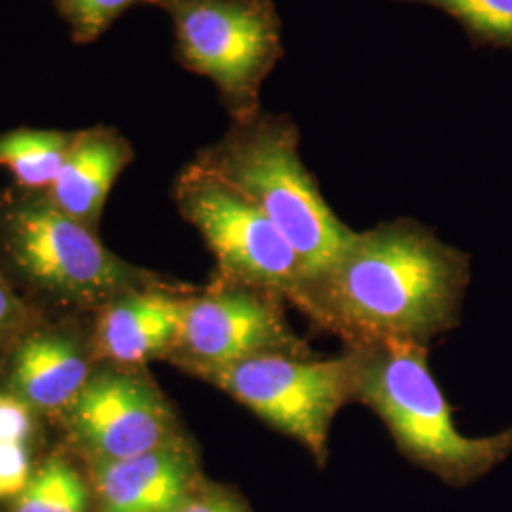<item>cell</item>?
Masks as SVG:
<instances>
[{
  "label": "cell",
  "mask_w": 512,
  "mask_h": 512,
  "mask_svg": "<svg viewBox=\"0 0 512 512\" xmlns=\"http://www.w3.org/2000/svg\"><path fill=\"white\" fill-rule=\"evenodd\" d=\"M469 283L471 255L403 217L353 230L329 266L304 279L291 306L346 348L429 346L459 327Z\"/></svg>",
  "instance_id": "6da1fadb"
},
{
  "label": "cell",
  "mask_w": 512,
  "mask_h": 512,
  "mask_svg": "<svg viewBox=\"0 0 512 512\" xmlns=\"http://www.w3.org/2000/svg\"><path fill=\"white\" fill-rule=\"evenodd\" d=\"M0 274L38 313L88 317L124 294L188 285L114 255L46 192L0 190Z\"/></svg>",
  "instance_id": "7a4b0ae2"
},
{
  "label": "cell",
  "mask_w": 512,
  "mask_h": 512,
  "mask_svg": "<svg viewBox=\"0 0 512 512\" xmlns=\"http://www.w3.org/2000/svg\"><path fill=\"white\" fill-rule=\"evenodd\" d=\"M190 164L255 203L293 245L306 277L323 272L353 232L302 162L300 131L287 114L262 109L249 120L230 122Z\"/></svg>",
  "instance_id": "3957f363"
},
{
  "label": "cell",
  "mask_w": 512,
  "mask_h": 512,
  "mask_svg": "<svg viewBox=\"0 0 512 512\" xmlns=\"http://www.w3.org/2000/svg\"><path fill=\"white\" fill-rule=\"evenodd\" d=\"M359 351L357 401L384 421L404 458L446 484L467 486L512 454V427L467 437L429 368V346L382 342Z\"/></svg>",
  "instance_id": "277c9868"
},
{
  "label": "cell",
  "mask_w": 512,
  "mask_h": 512,
  "mask_svg": "<svg viewBox=\"0 0 512 512\" xmlns=\"http://www.w3.org/2000/svg\"><path fill=\"white\" fill-rule=\"evenodd\" d=\"M171 19L175 61L217 88L230 122L262 110L260 92L283 59L274 0H154Z\"/></svg>",
  "instance_id": "5b68a950"
},
{
  "label": "cell",
  "mask_w": 512,
  "mask_h": 512,
  "mask_svg": "<svg viewBox=\"0 0 512 512\" xmlns=\"http://www.w3.org/2000/svg\"><path fill=\"white\" fill-rule=\"evenodd\" d=\"M188 374L296 440L321 467L329 458L332 423L346 404L357 401L359 351L346 348V353L329 359L313 353H268L194 368Z\"/></svg>",
  "instance_id": "8992f818"
},
{
  "label": "cell",
  "mask_w": 512,
  "mask_h": 512,
  "mask_svg": "<svg viewBox=\"0 0 512 512\" xmlns=\"http://www.w3.org/2000/svg\"><path fill=\"white\" fill-rule=\"evenodd\" d=\"M173 200L215 256V279L281 294L293 302L306 268L255 203L194 164L186 165L175 179Z\"/></svg>",
  "instance_id": "52a82bcc"
},
{
  "label": "cell",
  "mask_w": 512,
  "mask_h": 512,
  "mask_svg": "<svg viewBox=\"0 0 512 512\" xmlns=\"http://www.w3.org/2000/svg\"><path fill=\"white\" fill-rule=\"evenodd\" d=\"M55 421L73 452L90 463L133 458L186 437L145 366L97 365Z\"/></svg>",
  "instance_id": "ba28073f"
},
{
  "label": "cell",
  "mask_w": 512,
  "mask_h": 512,
  "mask_svg": "<svg viewBox=\"0 0 512 512\" xmlns=\"http://www.w3.org/2000/svg\"><path fill=\"white\" fill-rule=\"evenodd\" d=\"M285 304L281 294L213 279L184 296L179 342L167 363L188 374L255 355H311L291 327Z\"/></svg>",
  "instance_id": "9c48e42d"
},
{
  "label": "cell",
  "mask_w": 512,
  "mask_h": 512,
  "mask_svg": "<svg viewBox=\"0 0 512 512\" xmlns=\"http://www.w3.org/2000/svg\"><path fill=\"white\" fill-rule=\"evenodd\" d=\"M82 317H40L12 344L2 361V389L55 420L88 384L97 361L92 325Z\"/></svg>",
  "instance_id": "30bf717a"
},
{
  "label": "cell",
  "mask_w": 512,
  "mask_h": 512,
  "mask_svg": "<svg viewBox=\"0 0 512 512\" xmlns=\"http://www.w3.org/2000/svg\"><path fill=\"white\" fill-rule=\"evenodd\" d=\"M99 512H179L202 484L190 440H175L133 458L92 463Z\"/></svg>",
  "instance_id": "8fae6325"
},
{
  "label": "cell",
  "mask_w": 512,
  "mask_h": 512,
  "mask_svg": "<svg viewBox=\"0 0 512 512\" xmlns=\"http://www.w3.org/2000/svg\"><path fill=\"white\" fill-rule=\"evenodd\" d=\"M188 289H148L112 300L92 317V348L99 365L145 366L167 361L181 334Z\"/></svg>",
  "instance_id": "7c38bea8"
},
{
  "label": "cell",
  "mask_w": 512,
  "mask_h": 512,
  "mask_svg": "<svg viewBox=\"0 0 512 512\" xmlns=\"http://www.w3.org/2000/svg\"><path fill=\"white\" fill-rule=\"evenodd\" d=\"M135 160V148L120 129L107 124L76 129L50 200L71 219L99 234L110 190Z\"/></svg>",
  "instance_id": "4fadbf2b"
},
{
  "label": "cell",
  "mask_w": 512,
  "mask_h": 512,
  "mask_svg": "<svg viewBox=\"0 0 512 512\" xmlns=\"http://www.w3.org/2000/svg\"><path fill=\"white\" fill-rule=\"evenodd\" d=\"M74 131L14 128L0 133V167L14 186L29 192H48L57 179L73 143Z\"/></svg>",
  "instance_id": "5bb4252c"
},
{
  "label": "cell",
  "mask_w": 512,
  "mask_h": 512,
  "mask_svg": "<svg viewBox=\"0 0 512 512\" xmlns=\"http://www.w3.org/2000/svg\"><path fill=\"white\" fill-rule=\"evenodd\" d=\"M90 486L65 454L40 463L10 512H88Z\"/></svg>",
  "instance_id": "9a60e30c"
},
{
  "label": "cell",
  "mask_w": 512,
  "mask_h": 512,
  "mask_svg": "<svg viewBox=\"0 0 512 512\" xmlns=\"http://www.w3.org/2000/svg\"><path fill=\"white\" fill-rule=\"evenodd\" d=\"M437 8L456 19L475 48L512 52V0H397Z\"/></svg>",
  "instance_id": "2e32d148"
},
{
  "label": "cell",
  "mask_w": 512,
  "mask_h": 512,
  "mask_svg": "<svg viewBox=\"0 0 512 512\" xmlns=\"http://www.w3.org/2000/svg\"><path fill=\"white\" fill-rule=\"evenodd\" d=\"M71 31L74 44H93L129 10L152 6L154 0H50Z\"/></svg>",
  "instance_id": "e0dca14e"
},
{
  "label": "cell",
  "mask_w": 512,
  "mask_h": 512,
  "mask_svg": "<svg viewBox=\"0 0 512 512\" xmlns=\"http://www.w3.org/2000/svg\"><path fill=\"white\" fill-rule=\"evenodd\" d=\"M42 313H38L12 283L0 274V357L12 348V344L27 329L37 323Z\"/></svg>",
  "instance_id": "ac0fdd59"
},
{
  "label": "cell",
  "mask_w": 512,
  "mask_h": 512,
  "mask_svg": "<svg viewBox=\"0 0 512 512\" xmlns=\"http://www.w3.org/2000/svg\"><path fill=\"white\" fill-rule=\"evenodd\" d=\"M40 414L14 393L0 387V442L33 444Z\"/></svg>",
  "instance_id": "d6986e66"
},
{
  "label": "cell",
  "mask_w": 512,
  "mask_h": 512,
  "mask_svg": "<svg viewBox=\"0 0 512 512\" xmlns=\"http://www.w3.org/2000/svg\"><path fill=\"white\" fill-rule=\"evenodd\" d=\"M33 467V444L0 442V499H14L27 486Z\"/></svg>",
  "instance_id": "ffe728a7"
},
{
  "label": "cell",
  "mask_w": 512,
  "mask_h": 512,
  "mask_svg": "<svg viewBox=\"0 0 512 512\" xmlns=\"http://www.w3.org/2000/svg\"><path fill=\"white\" fill-rule=\"evenodd\" d=\"M179 512H249L243 501L228 490L200 484Z\"/></svg>",
  "instance_id": "44dd1931"
}]
</instances>
